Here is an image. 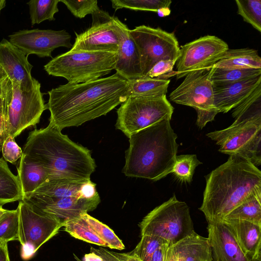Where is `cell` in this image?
<instances>
[{"mask_svg":"<svg viewBox=\"0 0 261 261\" xmlns=\"http://www.w3.org/2000/svg\"><path fill=\"white\" fill-rule=\"evenodd\" d=\"M170 80H161L147 76L128 81L129 97L165 95Z\"/></svg>","mask_w":261,"mask_h":261,"instance_id":"cell-28","label":"cell"},{"mask_svg":"<svg viewBox=\"0 0 261 261\" xmlns=\"http://www.w3.org/2000/svg\"><path fill=\"white\" fill-rule=\"evenodd\" d=\"M139 225L141 236L162 238L170 246L195 232L188 205L175 194L150 212Z\"/></svg>","mask_w":261,"mask_h":261,"instance_id":"cell-7","label":"cell"},{"mask_svg":"<svg viewBox=\"0 0 261 261\" xmlns=\"http://www.w3.org/2000/svg\"><path fill=\"white\" fill-rule=\"evenodd\" d=\"M205 179L199 210L208 223L222 221L251 195L261 191L260 170L238 155H229L225 163L206 175Z\"/></svg>","mask_w":261,"mask_h":261,"instance_id":"cell-3","label":"cell"},{"mask_svg":"<svg viewBox=\"0 0 261 261\" xmlns=\"http://www.w3.org/2000/svg\"><path fill=\"white\" fill-rule=\"evenodd\" d=\"M76 17L82 18L88 14H94L100 9L96 0L68 1L59 0Z\"/></svg>","mask_w":261,"mask_h":261,"instance_id":"cell-38","label":"cell"},{"mask_svg":"<svg viewBox=\"0 0 261 261\" xmlns=\"http://www.w3.org/2000/svg\"><path fill=\"white\" fill-rule=\"evenodd\" d=\"M196 154L176 155L170 173H173L180 181L191 182L196 168L201 164Z\"/></svg>","mask_w":261,"mask_h":261,"instance_id":"cell-32","label":"cell"},{"mask_svg":"<svg viewBox=\"0 0 261 261\" xmlns=\"http://www.w3.org/2000/svg\"><path fill=\"white\" fill-rule=\"evenodd\" d=\"M212 67L229 69H261V58L252 48L228 49Z\"/></svg>","mask_w":261,"mask_h":261,"instance_id":"cell-23","label":"cell"},{"mask_svg":"<svg viewBox=\"0 0 261 261\" xmlns=\"http://www.w3.org/2000/svg\"><path fill=\"white\" fill-rule=\"evenodd\" d=\"M0 125H1V114H0ZM0 135H1V127H0Z\"/></svg>","mask_w":261,"mask_h":261,"instance_id":"cell-51","label":"cell"},{"mask_svg":"<svg viewBox=\"0 0 261 261\" xmlns=\"http://www.w3.org/2000/svg\"><path fill=\"white\" fill-rule=\"evenodd\" d=\"M9 41L27 56L52 57L51 53L59 47H71V36L65 30H20L9 36Z\"/></svg>","mask_w":261,"mask_h":261,"instance_id":"cell-15","label":"cell"},{"mask_svg":"<svg viewBox=\"0 0 261 261\" xmlns=\"http://www.w3.org/2000/svg\"><path fill=\"white\" fill-rule=\"evenodd\" d=\"M19 234V214L17 208L8 210L0 217V244L17 240Z\"/></svg>","mask_w":261,"mask_h":261,"instance_id":"cell-34","label":"cell"},{"mask_svg":"<svg viewBox=\"0 0 261 261\" xmlns=\"http://www.w3.org/2000/svg\"><path fill=\"white\" fill-rule=\"evenodd\" d=\"M173 110L166 95L129 97L117 110L116 126L128 138L162 120H170Z\"/></svg>","mask_w":261,"mask_h":261,"instance_id":"cell-9","label":"cell"},{"mask_svg":"<svg viewBox=\"0 0 261 261\" xmlns=\"http://www.w3.org/2000/svg\"><path fill=\"white\" fill-rule=\"evenodd\" d=\"M59 0H31L27 3L32 25L45 20H55Z\"/></svg>","mask_w":261,"mask_h":261,"instance_id":"cell-30","label":"cell"},{"mask_svg":"<svg viewBox=\"0 0 261 261\" xmlns=\"http://www.w3.org/2000/svg\"><path fill=\"white\" fill-rule=\"evenodd\" d=\"M237 13L244 21L261 32V0H236Z\"/></svg>","mask_w":261,"mask_h":261,"instance_id":"cell-33","label":"cell"},{"mask_svg":"<svg viewBox=\"0 0 261 261\" xmlns=\"http://www.w3.org/2000/svg\"><path fill=\"white\" fill-rule=\"evenodd\" d=\"M172 101L193 108L197 114L196 125L202 129L219 113L214 105L213 85L208 71L197 70L187 74L169 95Z\"/></svg>","mask_w":261,"mask_h":261,"instance_id":"cell-11","label":"cell"},{"mask_svg":"<svg viewBox=\"0 0 261 261\" xmlns=\"http://www.w3.org/2000/svg\"><path fill=\"white\" fill-rule=\"evenodd\" d=\"M229 49L226 42L213 35H206L180 47L176 61L177 79L197 70L208 71Z\"/></svg>","mask_w":261,"mask_h":261,"instance_id":"cell-13","label":"cell"},{"mask_svg":"<svg viewBox=\"0 0 261 261\" xmlns=\"http://www.w3.org/2000/svg\"><path fill=\"white\" fill-rule=\"evenodd\" d=\"M22 200L37 210L63 221L94 210L100 202V197L89 199L80 196L47 197L32 194L24 196Z\"/></svg>","mask_w":261,"mask_h":261,"instance_id":"cell-16","label":"cell"},{"mask_svg":"<svg viewBox=\"0 0 261 261\" xmlns=\"http://www.w3.org/2000/svg\"><path fill=\"white\" fill-rule=\"evenodd\" d=\"M206 136L219 146V151L241 156L255 166L261 164V114L239 117L228 127Z\"/></svg>","mask_w":261,"mask_h":261,"instance_id":"cell-8","label":"cell"},{"mask_svg":"<svg viewBox=\"0 0 261 261\" xmlns=\"http://www.w3.org/2000/svg\"><path fill=\"white\" fill-rule=\"evenodd\" d=\"M117 53L69 51L53 58L44 66L49 75L62 77L72 84L101 78L115 69Z\"/></svg>","mask_w":261,"mask_h":261,"instance_id":"cell-6","label":"cell"},{"mask_svg":"<svg viewBox=\"0 0 261 261\" xmlns=\"http://www.w3.org/2000/svg\"><path fill=\"white\" fill-rule=\"evenodd\" d=\"M207 231L212 261H253L244 254L223 221L208 223Z\"/></svg>","mask_w":261,"mask_h":261,"instance_id":"cell-18","label":"cell"},{"mask_svg":"<svg viewBox=\"0 0 261 261\" xmlns=\"http://www.w3.org/2000/svg\"><path fill=\"white\" fill-rule=\"evenodd\" d=\"M167 244L169 245L168 242L162 238L151 235H143L141 236V240L135 248L128 253L135 254L141 261H144L157 249Z\"/></svg>","mask_w":261,"mask_h":261,"instance_id":"cell-37","label":"cell"},{"mask_svg":"<svg viewBox=\"0 0 261 261\" xmlns=\"http://www.w3.org/2000/svg\"><path fill=\"white\" fill-rule=\"evenodd\" d=\"M7 210L3 208V205H0V217L7 212Z\"/></svg>","mask_w":261,"mask_h":261,"instance_id":"cell-48","label":"cell"},{"mask_svg":"<svg viewBox=\"0 0 261 261\" xmlns=\"http://www.w3.org/2000/svg\"><path fill=\"white\" fill-rule=\"evenodd\" d=\"M169 246H170L168 244L163 246L144 261H164L165 253Z\"/></svg>","mask_w":261,"mask_h":261,"instance_id":"cell-42","label":"cell"},{"mask_svg":"<svg viewBox=\"0 0 261 261\" xmlns=\"http://www.w3.org/2000/svg\"><path fill=\"white\" fill-rule=\"evenodd\" d=\"M164 261H177L171 246H169L166 250Z\"/></svg>","mask_w":261,"mask_h":261,"instance_id":"cell-44","label":"cell"},{"mask_svg":"<svg viewBox=\"0 0 261 261\" xmlns=\"http://www.w3.org/2000/svg\"><path fill=\"white\" fill-rule=\"evenodd\" d=\"M112 7L115 10L125 8L133 10L150 11L158 13L169 9L170 0H112Z\"/></svg>","mask_w":261,"mask_h":261,"instance_id":"cell-31","label":"cell"},{"mask_svg":"<svg viewBox=\"0 0 261 261\" xmlns=\"http://www.w3.org/2000/svg\"><path fill=\"white\" fill-rule=\"evenodd\" d=\"M120 42L117 53L115 70L127 81L143 77L139 53L129 29L118 18Z\"/></svg>","mask_w":261,"mask_h":261,"instance_id":"cell-19","label":"cell"},{"mask_svg":"<svg viewBox=\"0 0 261 261\" xmlns=\"http://www.w3.org/2000/svg\"><path fill=\"white\" fill-rule=\"evenodd\" d=\"M6 77V76L2 79H0V98L1 97L2 94L3 83Z\"/></svg>","mask_w":261,"mask_h":261,"instance_id":"cell-46","label":"cell"},{"mask_svg":"<svg viewBox=\"0 0 261 261\" xmlns=\"http://www.w3.org/2000/svg\"><path fill=\"white\" fill-rule=\"evenodd\" d=\"M241 220L261 225V191L248 197L223 219Z\"/></svg>","mask_w":261,"mask_h":261,"instance_id":"cell-27","label":"cell"},{"mask_svg":"<svg viewBox=\"0 0 261 261\" xmlns=\"http://www.w3.org/2000/svg\"><path fill=\"white\" fill-rule=\"evenodd\" d=\"M176 62L170 60H161L156 62L149 71L146 76L161 80L168 79L177 75V71L173 68Z\"/></svg>","mask_w":261,"mask_h":261,"instance_id":"cell-40","label":"cell"},{"mask_svg":"<svg viewBox=\"0 0 261 261\" xmlns=\"http://www.w3.org/2000/svg\"><path fill=\"white\" fill-rule=\"evenodd\" d=\"M92 15V26L76 35L71 48L72 51H100L117 53L120 42L118 18L112 17L100 9Z\"/></svg>","mask_w":261,"mask_h":261,"instance_id":"cell-14","label":"cell"},{"mask_svg":"<svg viewBox=\"0 0 261 261\" xmlns=\"http://www.w3.org/2000/svg\"><path fill=\"white\" fill-rule=\"evenodd\" d=\"M43 96L39 82L31 90L24 91L6 76L0 98V151L7 137L15 138L23 130L39 122L42 114L47 109Z\"/></svg>","mask_w":261,"mask_h":261,"instance_id":"cell-5","label":"cell"},{"mask_svg":"<svg viewBox=\"0 0 261 261\" xmlns=\"http://www.w3.org/2000/svg\"><path fill=\"white\" fill-rule=\"evenodd\" d=\"M171 246L177 261H212L208 238L195 232Z\"/></svg>","mask_w":261,"mask_h":261,"instance_id":"cell-22","label":"cell"},{"mask_svg":"<svg viewBox=\"0 0 261 261\" xmlns=\"http://www.w3.org/2000/svg\"><path fill=\"white\" fill-rule=\"evenodd\" d=\"M74 257L76 261H83L81 260L75 254H73Z\"/></svg>","mask_w":261,"mask_h":261,"instance_id":"cell-50","label":"cell"},{"mask_svg":"<svg viewBox=\"0 0 261 261\" xmlns=\"http://www.w3.org/2000/svg\"><path fill=\"white\" fill-rule=\"evenodd\" d=\"M0 261H10L7 243L0 244Z\"/></svg>","mask_w":261,"mask_h":261,"instance_id":"cell-43","label":"cell"},{"mask_svg":"<svg viewBox=\"0 0 261 261\" xmlns=\"http://www.w3.org/2000/svg\"><path fill=\"white\" fill-rule=\"evenodd\" d=\"M170 121L162 120L128 137L122 170L126 176L157 181L170 173L178 144Z\"/></svg>","mask_w":261,"mask_h":261,"instance_id":"cell-4","label":"cell"},{"mask_svg":"<svg viewBox=\"0 0 261 261\" xmlns=\"http://www.w3.org/2000/svg\"><path fill=\"white\" fill-rule=\"evenodd\" d=\"M128 257L126 261H141V260L135 254H130L128 253Z\"/></svg>","mask_w":261,"mask_h":261,"instance_id":"cell-45","label":"cell"},{"mask_svg":"<svg viewBox=\"0 0 261 261\" xmlns=\"http://www.w3.org/2000/svg\"><path fill=\"white\" fill-rule=\"evenodd\" d=\"M82 215L97 236L107 244L108 247L120 250L125 248V246L121 240L109 226L91 216L87 213H83Z\"/></svg>","mask_w":261,"mask_h":261,"instance_id":"cell-35","label":"cell"},{"mask_svg":"<svg viewBox=\"0 0 261 261\" xmlns=\"http://www.w3.org/2000/svg\"><path fill=\"white\" fill-rule=\"evenodd\" d=\"M17 208L21 256L23 259L28 260L58 233L63 226L64 221L37 210L23 200L19 201Z\"/></svg>","mask_w":261,"mask_h":261,"instance_id":"cell-10","label":"cell"},{"mask_svg":"<svg viewBox=\"0 0 261 261\" xmlns=\"http://www.w3.org/2000/svg\"><path fill=\"white\" fill-rule=\"evenodd\" d=\"M261 114V85H259L245 99L233 109L232 116H240Z\"/></svg>","mask_w":261,"mask_h":261,"instance_id":"cell-36","label":"cell"},{"mask_svg":"<svg viewBox=\"0 0 261 261\" xmlns=\"http://www.w3.org/2000/svg\"><path fill=\"white\" fill-rule=\"evenodd\" d=\"M128 81L117 73L88 82L67 83L48 92L50 124L62 130L106 115L129 97Z\"/></svg>","mask_w":261,"mask_h":261,"instance_id":"cell-1","label":"cell"},{"mask_svg":"<svg viewBox=\"0 0 261 261\" xmlns=\"http://www.w3.org/2000/svg\"><path fill=\"white\" fill-rule=\"evenodd\" d=\"M63 227L64 231L76 239L100 246L108 247L107 244L94 231L82 214L77 217L64 221Z\"/></svg>","mask_w":261,"mask_h":261,"instance_id":"cell-29","label":"cell"},{"mask_svg":"<svg viewBox=\"0 0 261 261\" xmlns=\"http://www.w3.org/2000/svg\"><path fill=\"white\" fill-rule=\"evenodd\" d=\"M23 149L22 155L44 170L47 180H90L96 168L89 149L50 123L30 132Z\"/></svg>","mask_w":261,"mask_h":261,"instance_id":"cell-2","label":"cell"},{"mask_svg":"<svg viewBox=\"0 0 261 261\" xmlns=\"http://www.w3.org/2000/svg\"><path fill=\"white\" fill-rule=\"evenodd\" d=\"M23 197L18 176L12 173L4 158H0V205L22 200Z\"/></svg>","mask_w":261,"mask_h":261,"instance_id":"cell-25","label":"cell"},{"mask_svg":"<svg viewBox=\"0 0 261 261\" xmlns=\"http://www.w3.org/2000/svg\"><path fill=\"white\" fill-rule=\"evenodd\" d=\"M6 3L5 0H0V14L2 10L6 6Z\"/></svg>","mask_w":261,"mask_h":261,"instance_id":"cell-47","label":"cell"},{"mask_svg":"<svg viewBox=\"0 0 261 261\" xmlns=\"http://www.w3.org/2000/svg\"><path fill=\"white\" fill-rule=\"evenodd\" d=\"M3 158L6 161L15 164L22 155V150L15 141V138L9 136L4 141L2 150Z\"/></svg>","mask_w":261,"mask_h":261,"instance_id":"cell-41","label":"cell"},{"mask_svg":"<svg viewBox=\"0 0 261 261\" xmlns=\"http://www.w3.org/2000/svg\"><path fill=\"white\" fill-rule=\"evenodd\" d=\"M129 33L137 46L143 77L146 76L158 62L170 60L176 62L180 55V47L173 33L159 28L145 25L129 30Z\"/></svg>","mask_w":261,"mask_h":261,"instance_id":"cell-12","label":"cell"},{"mask_svg":"<svg viewBox=\"0 0 261 261\" xmlns=\"http://www.w3.org/2000/svg\"><path fill=\"white\" fill-rule=\"evenodd\" d=\"M6 76L5 73L4 72V71H3V70L2 69V68L0 67V79H2Z\"/></svg>","mask_w":261,"mask_h":261,"instance_id":"cell-49","label":"cell"},{"mask_svg":"<svg viewBox=\"0 0 261 261\" xmlns=\"http://www.w3.org/2000/svg\"><path fill=\"white\" fill-rule=\"evenodd\" d=\"M260 85L261 75L230 84L213 86L216 109L218 113L228 112L238 106Z\"/></svg>","mask_w":261,"mask_h":261,"instance_id":"cell-20","label":"cell"},{"mask_svg":"<svg viewBox=\"0 0 261 261\" xmlns=\"http://www.w3.org/2000/svg\"><path fill=\"white\" fill-rule=\"evenodd\" d=\"M128 253H118L102 247H90V252L84 255L83 261H126Z\"/></svg>","mask_w":261,"mask_h":261,"instance_id":"cell-39","label":"cell"},{"mask_svg":"<svg viewBox=\"0 0 261 261\" xmlns=\"http://www.w3.org/2000/svg\"><path fill=\"white\" fill-rule=\"evenodd\" d=\"M17 171L23 196L33 193L48 180L44 170L23 155L18 162Z\"/></svg>","mask_w":261,"mask_h":261,"instance_id":"cell-24","label":"cell"},{"mask_svg":"<svg viewBox=\"0 0 261 261\" xmlns=\"http://www.w3.org/2000/svg\"><path fill=\"white\" fill-rule=\"evenodd\" d=\"M0 67L6 76L23 90H31L38 82L31 75L33 66L28 56L6 39L0 42Z\"/></svg>","mask_w":261,"mask_h":261,"instance_id":"cell-17","label":"cell"},{"mask_svg":"<svg viewBox=\"0 0 261 261\" xmlns=\"http://www.w3.org/2000/svg\"><path fill=\"white\" fill-rule=\"evenodd\" d=\"M222 221L228 226L246 256L253 261H261V225L241 220Z\"/></svg>","mask_w":261,"mask_h":261,"instance_id":"cell-21","label":"cell"},{"mask_svg":"<svg viewBox=\"0 0 261 261\" xmlns=\"http://www.w3.org/2000/svg\"><path fill=\"white\" fill-rule=\"evenodd\" d=\"M208 78L213 86L230 84L261 75V69H229L212 67Z\"/></svg>","mask_w":261,"mask_h":261,"instance_id":"cell-26","label":"cell"}]
</instances>
